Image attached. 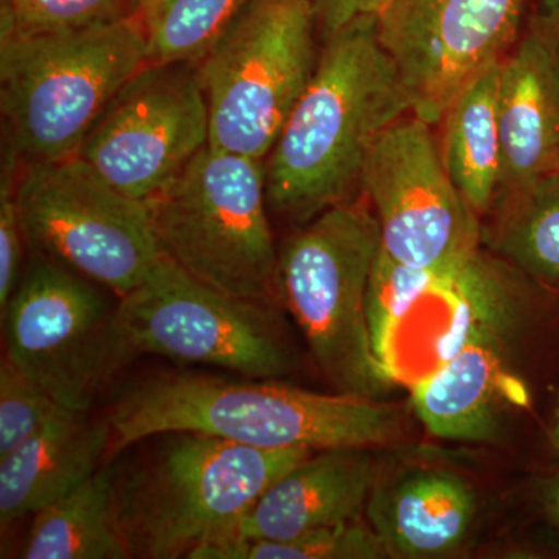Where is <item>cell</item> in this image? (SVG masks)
Returning <instances> with one entry per match:
<instances>
[{"label":"cell","instance_id":"obj_23","mask_svg":"<svg viewBox=\"0 0 559 559\" xmlns=\"http://www.w3.org/2000/svg\"><path fill=\"white\" fill-rule=\"evenodd\" d=\"M204 559H390V555L369 522L356 520L286 540H234L210 550Z\"/></svg>","mask_w":559,"mask_h":559},{"label":"cell","instance_id":"obj_15","mask_svg":"<svg viewBox=\"0 0 559 559\" xmlns=\"http://www.w3.org/2000/svg\"><path fill=\"white\" fill-rule=\"evenodd\" d=\"M500 194L559 175V22L539 13L500 61Z\"/></svg>","mask_w":559,"mask_h":559},{"label":"cell","instance_id":"obj_11","mask_svg":"<svg viewBox=\"0 0 559 559\" xmlns=\"http://www.w3.org/2000/svg\"><path fill=\"white\" fill-rule=\"evenodd\" d=\"M432 127L412 112L390 124L370 150L360 187L390 259L448 271L479 252L484 231L450 178Z\"/></svg>","mask_w":559,"mask_h":559},{"label":"cell","instance_id":"obj_4","mask_svg":"<svg viewBox=\"0 0 559 559\" xmlns=\"http://www.w3.org/2000/svg\"><path fill=\"white\" fill-rule=\"evenodd\" d=\"M148 64L139 14L47 35L0 39V108L7 148L21 165L79 154L114 95Z\"/></svg>","mask_w":559,"mask_h":559},{"label":"cell","instance_id":"obj_13","mask_svg":"<svg viewBox=\"0 0 559 559\" xmlns=\"http://www.w3.org/2000/svg\"><path fill=\"white\" fill-rule=\"evenodd\" d=\"M527 0H389L380 43L399 66L412 114L439 124L455 97L506 57Z\"/></svg>","mask_w":559,"mask_h":559},{"label":"cell","instance_id":"obj_3","mask_svg":"<svg viewBox=\"0 0 559 559\" xmlns=\"http://www.w3.org/2000/svg\"><path fill=\"white\" fill-rule=\"evenodd\" d=\"M142 443L116 471L117 520L134 559H204L237 538L261 495L314 452L263 450L191 430Z\"/></svg>","mask_w":559,"mask_h":559},{"label":"cell","instance_id":"obj_8","mask_svg":"<svg viewBox=\"0 0 559 559\" xmlns=\"http://www.w3.org/2000/svg\"><path fill=\"white\" fill-rule=\"evenodd\" d=\"M105 290L32 252L2 312L3 356L70 411H90L131 360L117 320L119 300Z\"/></svg>","mask_w":559,"mask_h":559},{"label":"cell","instance_id":"obj_22","mask_svg":"<svg viewBox=\"0 0 559 559\" xmlns=\"http://www.w3.org/2000/svg\"><path fill=\"white\" fill-rule=\"evenodd\" d=\"M250 0H150L139 11L148 64L197 62Z\"/></svg>","mask_w":559,"mask_h":559},{"label":"cell","instance_id":"obj_26","mask_svg":"<svg viewBox=\"0 0 559 559\" xmlns=\"http://www.w3.org/2000/svg\"><path fill=\"white\" fill-rule=\"evenodd\" d=\"M21 162L10 148L3 153L0 180V312L5 310L21 280L22 248L25 245L16 201Z\"/></svg>","mask_w":559,"mask_h":559},{"label":"cell","instance_id":"obj_21","mask_svg":"<svg viewBox=\"0 0 559 559\" xmlns=\"http://www.w3.org/2000/svg\"><path fill=\"white\" fill-rule=\"evenodd\" d=\"M496 202L489 245L525 274L559 288V175L500 194Z\"/></svg>","mask_w":559,"mask_h":559},{"label":"cell","instance_id":"obj_14","mask_svg":"<svg viewBox=\"0 0 559 559\" xmlns=\"http://www.w3.org/2000/svg\"><path fill=\"white\" fill-rule=\"evenodd\" d=\"M518 318L520 304L511 283L474 316L451 358L411 385L412 409L430 436L491 441L509 407L525 403L507 349Z\"/></svg>","mask_w":559,"mask_h":559},{"label":"cell","instance_id":"obj_17","mask_svg":"<svg viewBox=\"0 0 559 559\" xmlns=\"http://www.w3.org/2000/svg\"><path fill=\"white\" fill-rule=\"evenodd\" d=\"M378 471L373 448L311 452L261 495L234 540H286L360 520Z\"/></svg>","mask_w":559,"mask_h":559},{"label":"cell","instance_id":"obj_20","mask_svg":"<svg viewBox=\"0 0 559 559\" xmlns=\"http://www.w3.org/2000/svg\"><path fill=\"white\" fill-rule=\"evenodd\" d=\"M21 558H130L117 520L116 469L106 463L75 491L33 514Z\"/></svg>","mask_w":559,"mask_h":559},{"label":"cell","instance_id":"obj_28","mask_svg":"<svg viewBox=\"0 0 559 559\" xmlns=\"http://www.w3.org/2000/svg\"><path fill=\"white\" fill-rule=\"evenodd\" d=\"M539 498L547 520L559 533V466L544 479Z\"/></svg>","mask_w":559,"mask_h":559},{"label":"cell","instance_id":"obj_9","mask_svg":"<svg viewBox=\"0 0 559 559\" xmlns=\"http://www.w3.org/2000/svg\"><path fill=\"white\" fill-rule=\"evenodd\" d=\"M16 201L33 253L117 297L138 288L164 255L148 204L121 193L80 157L22 165Z\"/></svg>","mask_w":559,"mask_h":559},{"label":"cell","instance_id":"obj_7","mask_svg":"<svg viewBox=\"0 0 559 559\" xmlns=\"http://www.w3.org/2000/svg\"><path fill=\"white\" fill-rule=\"evenodd\" d=\"M310 0H250L194 62L209 146L264 160L318 68Z\"/></svg>","mask_w":559,"mask_h":559},{"label":"cell","instance_id":"obj_10","mask_svg":"<svg viewBox=\"0 0 559 559\" xmlns=\"http://www.w3.org/2000/svg\"><path fill=\"white\" fill-rule=\"evenodd\" d=\"M117 320L131 359L165 356L253 380H280L293 370L272 305L210 288L165 253L138 288L119 297Z\"/></svg>","mask_w":559,"mask_h":559},{"label":"cell","instance_id":"obj_25","mask_svg":"<svg viewBox=\"0 0 559 559\" xmlns=\"http://www.w3.org/2000/svg\"><path fill=\"white\" fill-rule=\"evenodd\" d=\"M68 407L17 370L5 356L0 362V459L66 415Z\"/></svg>","mask_w":559,"mask_h":559},{"label":"cell","instance_id":"obj_1","mask_svg":"<svg viewBox=\"0 0 559 559\" xmlns=\"http://www.w3.org/2000/svg\"><path fill=\"white\" fill-rule=\"evenodd\" d=\"M108 463L139 441L191 430L263 448H377L403 437L406 418L393 404L349 393H316L277 380H226L160 373L132 382L105 415Z\"/></svg>","mask_w":559,"mask_h":559},{"label":"cell","instance_id":"obj_30","mask_svg":"<svg viewBox=\"0 0 559 559\" xmlns=\"http://www.w3.org/2000/svg\"><path fill=\"white\" fill-rule=\"evenodd\" d=\"M550 444L555 452L559 454V401L557 411H555L554 423L550 428Z\"/></svg>","mask_w":559,"mask_h":559},{"label":"cell","instance_id":"obj_29","mask_svg":"<svg viewBox=\"0 0 559 559\" xmlns=\"http://www.w3.org/2000/svg\"><path fill=\"white\" fill-rule=\"evenodd\" d=\"M540 13L559 22V0H543L540 2Z\"/></svg>","mask_w":559,"mask_h":559},{"label":"cell","instance_id":"obj_5","mask_svg":"<svg viewBox=\"0 0 559 559\" xmlns=\"http://www.w3.org/2000/svg\"><path fill=\"white\" fill-rule=\"evenodd\" d=\"M162 252L210 288L280 300L264 162L205 146L146 202Z\"/></svg>","mask_w":559,"mask_h":559},{"label":"cell","instance_id":"obj_12","mask_svg":"<svg viewBox=\"0 0 559 559\" xmlns=\"http://www.w3.org/2000/svg\"><path fill=\"white\" fill-rule=\"evenodd\" d=\"M207 145L197 64H145L114 95L76 157L121 193L148 202Z\"/></svg>","mask_w":559,"mask_h":559},{"label":"cell","instance_id":"obj_27","mask_svg":"<svg viewBox=\"0 0 559 559\" xmlns=\"http://www.w3.org/2000/svg\"><path fill=\"white\" fill-rule=\"evenodd\" d=\"M389 0H310L318 21L320 44L362 17H378Z\"/></svg>","mask_w":559,"mask_h":559},{"label":"cell","instance_id":"obj_19","mask_svg":"<svg viewBox=\"0 0 559 559\" xmlns=\"http://www.w3.org/2000/svg\"><path fill=\"white\" fill-rule=\"evenodd\" d=\"M500 61L471 81L441 119L444 165L460 194L479 216L492 209L502 183Z\"/></svg>","mask_w":559,"mask_h":559},{"label":"cell","instance_id":"obj_24","mask_svg":"<svg viewBox=\"0 0 559 559\" xmlns=\"http://www.w3.org/2000/svg\"><path fill=\"white\" fill-rule=\"evenodd\" d=\"M139 14L124 0H2L0 39L81 31Z\"/></svg>","mask_w":559,"mask_h":559},{"label":"cell","instance_id":"obj_2","mask_svg":"<svg viewBox=\"0 0 559 559\" xmlns=\"http://www.w3.org/2000/svg\"><path fill=\"white\" fill-rule=\"evenodd\" d=\"M411 112L377 17L353 22L323 43L314 75L263 160L271 212L305 226L348 202L374 142Z\"/></svg>","mask_w":559,"mask_h":559},{"label":"cell","instance_id":"obj_6","mask_svg":"<svg viewBox=\"0 0 559 559\" xmlns=\"http://www.w3.org/2000/svg\"><path fill=\"white\" fill-rule=\"evenodd\" d=\"M381 234L373 210L342 202L294 234L278 253L280 300L337 392L381 399L393 384L371 349L367 290Z\"/></svg>","mask_w":559,"mask_h":559},{"label":"cell","instance_id":"obj_31","mask_svg":"<svg viewBox=\"0 0 559 559\" xmlns=\"http://www.w3.org/2000/svg\"><path fill=\"white\" fill-rule=\"evenodd\" d=\"M124 2L128 3V5L132 7L135 11H139L143 9V7L146 5V3L150 2V0H124Z\"/></svg>","mask_w":559,"mask_h":559},{"label":"cell","instance_id":"obj_16","mask_svg":"<svg viewBox=\"0 0 559 559\" xmlns=\"http://www.w3.org/2000/svg\"><path fill=\"white\" fill-rule=\"evenodd\" d=\"M477 507L476 488L459 471L412 465L382 477L378 471L366 516L390 559H440L465 546Z\"/></svg>","mask_w":559,"mask_h":559},{"label":"cell","instance_id":"obj_18","mask_svg":"<svg viewBox=\"0 0 559 559\" xmlns=\"http://www.w3.org/2000/svg\"><path fill=\"white\" fill-rule=\"evenodd\" d=\"M72 412L0 459V525L33 516L80 488L108 463L110 428Z\"/></svg>","mask_w":559,"mask_h":559}]
</instances>
